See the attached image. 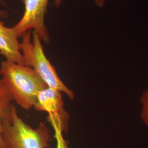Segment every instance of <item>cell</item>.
Segmentation results:
<instances>
[{
    "mask_svg": "<svg viewBox=\"0 0 148 148\" xmlns=\"http://www.w3.org/2000/svg\"><path fill=\"white\" fill-rule=\"evenodd\" d=\"M106 1V0H95V5L99 7H102L104 5Z\"/></svg>",
    "mask_w": 148,
    "mask_h": 148,
    "instance_id": "11",
    "label": "cell"
},
{
    "mask_svg": "<svg viewBox=\"0 0 148 148\" xmlns=\"http://www.w3.org/2000/svg\"><path fill=\"white\" fill-rule=\"evenodd\" d=\"M13 99L0 75V144L5 148L2 138V123L4 119H10L14 105Z\"/></svg>",
    "mask_w": 148,
    "mask_h": 148,
    "instance_id": "7",
    "label": "cell"
},
{
    "mask_svg": "<svg viewBox=\"0 0 148 148\" xmlns=\"http://www.w3.org/2000/svg\"><path fill=\"white\" fill-rule=\"evenodd\" d=\"M54 138L57 142V148H69L67 141L64 138L63 133L57 128H54Z\"/></svg>",
    "mask_w": 148,
    "mask_h": 148,
    "instance_id": "9",
    "label": "cell"
},
{
    "mask_svg": "<svg viewBox=\"0 0 148 148\" xmlns=\"http://www.w3.org/2000/svg\"><path fill=\"white\" fill-rule=\"evenodd\" d=\"M0 148H3V147H2V146L1 144H0Z\"/></svg>",
    "mask_w": 148,
    "mask_h": 148,
    "instance_id": "12",
    "label": "cell"
},
{
    "mask_svg": "<svg viewBox=\"0 0 148 148\" xmlns=\"http://www.w3.org/2000/svg\"><path fill=\"white\" fill-rule=\"evenodd\" d=\"M34 108L36 111L47 113L48 122L53 129H59L63 133H67L69 115L64 108L61 92L46 87L38 93Z\"/></svg>",
    "mask_w": 148,
    "mask_h": 148,
    "instance_id": "5",
    "label": "cell"
},
{
    "mask_svg": "<svg viewBox=\"0 0 148 148\" xmlns=\"http://www.w3.org/2000/svg\"><path fill=\"white\" fill-rule=\"evenodd\" d=\"M21 53L25 65L34 69L45 82L47 86L64 93L73 99L75 94L59 77L56 70L46 57L42 41L36 32H26L22 36L20 43Z\"/></svg>",
    "mask_w": 148,
    "mask_h": 148,
    "instance_id": "2",
    "label": "cell"
},
{
    "mask_svg": "<svg viewBox=\"0 0 148 148\" xmlns=\"http://www.w3.org/2000/svg\"><path fill=\"white\" fill-rule=\"evenodd\" d=\"M18 38L12 27H5L0 21V53L6 60L25 65Z\"/></svg>",
    "mask_w": 148,
    "mask_h": 148,
    "instance_id": "6",
    "label": "cell"
},
{
    "mask_svg": "<svg viewBox=\"0 0 148 148\" xmlns=\"http://www.w3.org/2000/svg\"><path fill=\"white\" fill-rule=\"evenodd\" d=\"M0 75L13 101L27 110L34 108L38 93L47 87L32 68L6 60L1 64Z\"/></svg>",
    "mask_w": 148,
    "mask_h": 148,
    "instance_id": "1",
    "label": "cell"
},
{
    "mask_svg": "<svg viewBox=\"0 0 148 148\" xmlns=\"http://www.w3.org/2000/svg\"><path fill=\"white\" fill-rule=\"evenodd\" d=\"M2 138L5 148H47L51 139L45 123L32 128L19 116L14 106L11 119L2 121Z\"/></svg>",
    "mask_w": 148,
    "mask_h": 148,
    "instance_id": "3",
    "label": "cell"
},
{
    "mask_svg": "<svg viewBox=\"0 0 148 148\" xmlns=\"http://www.w3.org/2000/svg\"><path fill=\"white\" fill-rule=\"evenodd\" d=\"M1 2L2 3H3V5H5V3L4 2V1L3 0H0ZM8 13L7 11H3V10H0V18H3V19H6L8 18Z\"/></svg>",
    "mask_w": 148,
    "mask_h": 148,
    "instance_id": "10",
    "label": "cell"
},
{
    "mask_svg": "<svg viewBox=\"0 0 148 148\" xmlns=\"http://www.w3.org/2000/svg\"><path fill=\"white\" fill-rule=\"evenodd\" d=\"M140 101L141 105L140 116L143 123L148 127V88L141 95Z\"/></svg>",
    "mask_w": 148,
    "mask_h": 148,
    "instance_id": "8",
    "label": "cell"
},
{
    "mask_svg": "<svg viewBox=\"0 0 148 148\" xmlns=\"http://www.w3.org/2000/svg\"><path fill=\"white\" fill-rule=\"evenodd\" d=\"M49 0H22L25 5V11L21 19L12 27L18 38L29 30L37 33L41 40L46 43L50 42L47 29L45 24V17L47 13ZM62 0H56V4L59 5Z\"/></svg>",
    "mask_w": 148,
    "mask_h": 148,
    "instance_id": "4",
    "label": "cell"
}]
</instances>
